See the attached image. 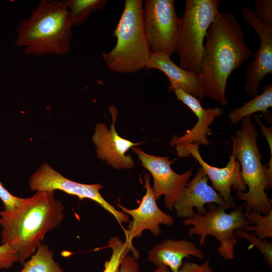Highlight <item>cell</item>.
<instances>
[{
  "instance_id": "9",
  "label": "cell",
  "mask_w": 272,
  "mask_h": 272,
  "mask_svg": "<svg viewBox=\"0 0 272 272\" xmlns=\"http://www.w3.org/2000/svg\"><path fill=\"white\" fill-rule=\"evenodd\" d=\"M29 184L33 191L60 190L77 196L80 200L91 199L110 213L121 226L122 223L129 221V216L116 210L103 197L100 193L103 187L101 184H86L72 181L54 170L48 163L42 164L31 175Z\"/></svg>"
},
{
  "instance_id": "5",
  "label": "cell",
  "mask_w": 272,
  "mask_h": 272,
  "mask_svg": "<svg viewBox=\"0 0 272 272\" xmlns=\"http://www.w3.org/2000/svg\"><path fill=\"white\" fill-rule=\"evenodd\" d=\"M142 0H126L123 12L114 31L117 41L102 57L109 70L131 74L146 67L152 55L144 28Z\"/></svg>"
},
{
  "instance_id": "26",
  "label": "cell",
  "mask_w": 272,
  "mask_h": 272,
  "mask_svg": "<svg viewBox=\"0 0 272 272\" xmlns=\"http://www.w3.org/2000/svg\"><path fill=\"white\" fill-rule=\"evenodd\" d=\"M19 263L16 252L7 244L0 245V269L11 267L14 263Z\"/></svg>"
},
{
  "instance_id": "17",
  "label": "cell",
  "mask_w": 272,
  "mask_h": 272,
  "mask_svg": "<svg viewBox=\"0 0 272 272\" xmlns=\"http://www.w3.org/2000/svg\"><path fill=\"white\" fill-rule=\"evenodd\" d=\"M190 256L204 259L203 251L194 243L186 239H169L149 250L148 259L157 266L165 265L171 272H179L183 259Z\"/></svg>"
},
{
  "instance_id": "11",
  "label": "cell",
  "mask_w": 272,
  "mask_h": 272,
  "mask_svg": "<svg viewBox=\"0 0 272 272\" xmlns=\"http://www.w3.org/2000/svg\"><path fill=\"white\" fill-rule=\"evenodd\" d=\"M241 16L245 23L256 32L260 45L253 54L246 70L244 89L246 94L255 96L260 88V83L268 75L272 74V27L263 23L248 6L241 8Z\"/></svg>"
},
{
  "instance_id": "27",
  "label": "cell",
  "mask_w": 272,
  "mask_h": 272,
  "mask_svg": "<svg viewBox=\"0 0 272 272\" xmlns=\"http://www.w3.org/2000/svg\"><path fill=\"white\" fill-rule=\"evenodd\" d=\"M0 199L3 202L4 210L8 211L13 210L19 206L21 203L22 198L11 194L0 181Z\"/></svg>"
},
{
  "instance_id": "29",
  "label": "cell",
  "mask_w": 272,
  "mask_h": 272,
  "mask_svg": "<svg viewBox=\"0 0 272 272\" xmlns=\"http://www.w3.org/2000/svg\"><path fill=\"white\" fill-rule=\"evenodd\" d=\"M254 118L258 124L262 134L264 136L270 150V159L267 165L269 171L272 173V128L266 126L261 121L258 115L255 114Z\"/></svg>"
},
{
  "instance_id": "7",
  "label": "cell",
  "mask_w": 272,
  "mask_h": 272,
  "mask_svg": "<svg viewBox=\"0 0 272 272\" xmlns=\"http://www.w3.org/2000/svg\"><path fill=\"white\" fill-rule=\"evenodd\" d=\"M206 207L208 210L205 214L195 213L193 217L184 220L185 226H192L188 235L199 236L200 246L206 245L208 236H214L220 243L217 248L219 255L224 259L231 260L238 242L234 231L243 230L250 225L244 216V206L237 205L234 201L221 206L210 203Z\"/></svg>"
},
{
  "instance_id": "15",
  "label": "cell",
  "mask_w": 272,
  "mask_h": 272,
  "mask_svg": "<svg viewBox=\"0 0 272 272\" xmlns=\"http://www.w3.org/2000/svg\"><path fill=\"white\" fill-rule=\"evenodd\" d=\"M208 180L203 170L199 167L174 204V208L179 218L186 219L193 217L195 213L205 214L207 211L206 205L215 203L221 206L227 202L208 184Z\"/></svg>"
},
{
  "instance_id": "25",
  "label": "cell",
  "mask_w": 272,
  "mask_h": 272,
  "mask_svg": "<svg viewBox=\"0 0 272 272\" xmlns=\"http://www.w3.org/2000/svg\"><path fill=\"white\" fill-rule=\"evenodd\" d=\"M254 7L256 16L265 24L272 27V1L256 0Z\"/></svg>"
},
{
  "instance_id": "24",
  "label": "cell",
  "mask_w": 272,
  "mask_h": 272,
  "mask_svg": "<svg viewBox=\"0 0 272 272\" xmlns=\"http://www.w3.org/2000/svg\"><path fill=\"white\" fill-rule=\"evenodd\" d=\"M237 238L245 239L250 242L248 250L254 246L263 254L264 260L269 267L272 268V243L267 240H259L253 233H249L242 229L234 231Z\"/></svg>"
},
{
  "instance_id": "4",
  "label": "cell",
  "mask_w": 272,
  "mask_h": 272,
  "mask_svg": "<svg viewBox=\"0 0 272 272\" xmlns=\"http://www.w3.org/2000/svg\"><path fill=\"white\" fill-rule=\"evenodd\" d=\"M258 132L251 117L241 120V128L232 136L235 158L240 164V175L248 190L236 191L235 198L244 201L245 212L253 210L266 215L272 210L271 201L265 192L272 185V173L263 165L257 145Z\"/></svg>"
},
{
  "instance_id": "10",
  "label": "cell",
  "mask_w": 272,
  "mask_h": 272,
  "mask_svg": "<svg viewBox=\"0 0 272 272\" xmlns=\"http://www.w3.org/2000/svg\"><path fill=\"white\" fill-rule=\"evenodd\" d=\"M131 149L138 155L142 165L152 175L154 180L152 188L156 199L164 195L165 206L171 211L192 176V170L189 169L179 174L171 167L174 160H170L168 157L150 155L137 147H133Z\"/></svg>"
},
{
  "instance_id": "22",
  "label": "cell",
  "mask_w": 272,
  "mask_h": 272,
  "mask_svg": "<svg viewBox=\"0 0 272 272\" xmlns=\"http://www.w3.org/2000/svg\"><path fill=\"white\" fill-rule=\"evenodd\" d=\"M106 247L112 249V254L110 259L105 262L103 272H118L122 260L130 251L135 258L139 259L140 257V254L133 245H129L125 241L123 242L118 237L111 238Z\"/></svg>"
},
{
  "instance_id": "8",
  "label": "cell",
  "mask_w": 272,
  "mask_h": 272,
  "mask_svg": "<svg viewBox=\"0 0 272 272\" xmlns=\"http://www.w3.org/2000/svg\"><path fill=\"white\" fill-rule=\"evenodd\" d=\"M142 16L149 45L154 53L171 57L176 51L179 19L173 0H145Z\"/></svg>"
},
{
  "instance_id": "12",
  "label": "cell",
  "mask_w": 272,
  "mask_h": 272,
  "mask_svg": "<svg viewBox=\"0 0 272 272\" xmlns=\"http://www.w3.org/2000/svg\"><path fill=\"white\" fill-rule=\"evenodd\" d=\"M144 178L146 192L137 208L128 209L117 203L122 213L132 218L127 229L123 228L125 241L131 245H133V239L141 237L144 231L149 230L154 236L158 237L162 233L160 225L171 226L174 224L173 217L163 212L158 206L149 175L145 173Z\"/></svg>"
},
{
  "instance_id": "16",
  "label": "cell",
  "mask_w": 272,
  "mask_h": 272,
  "mask_svg": "<svg viewBox=\"0 0 272 272\" xmlns=\"http://www.w3.org/2000/svg\"><path fill=\"white\" fill-rule=\"evenodd\" d=\"M173 91L177 100L181 101L195 115L197 122L191 129L187 130L182 136H173L170 142L171 146L177 148L190 144H196L199 146L200 145H208L209 141L208 135L214 134L210 126L216 117L224 113L223 110L218 107L205 109L197 98L181 90H174Z\"/></svg>"
},
{
  "instance_id": "2",
  "label": "cell",
  "mask_w": 272,
  "mask_h": 272,
  "mask_svg": "<svg viewBox=\"0 0 272 272\" xmlns=\"http://www.w3.org/2000/svg\"><path fill=\"white\" fill-rule=\"evenodd\" d=\"M64 207L55 198L54 191H36L22 198L11 210L0 211L1 244L17 253L22 265L41 244L46 233L59 226L64 217Z\"/></svg>"
},
{
  "instance_id": "23",
  "label": "cell",
  "mask_w": 272,
  "mask_h": 272,
  "mask_svg": "<svg viewBox=\"0 0 272 272\" xmlns=\"http://www.w3.org/2000/svg\"><path fill=\"white\" fill-rule=\"evenodd\" d=\"M244 216L250 224L244 228V230L253 233L259 240H263L269 237L272 238V210L266 215H263L253 210L244 212Z\"/></svg>"
},
{
  "instance_id": "1",
  "label": "cell",
  "mask_w": 272,
  "mask_h": 272,
  "mask_svg": "<svg viewBox=\"0 0 272 272\" xmlns=\"http://www.w3.org/2000/svg\"><path fill=\"white\" fill-rule=\"evenodd\" d=\"M203 45L198 99L209 97L223 106L227 81L231 74L247 61L252 51L244 39L241 25L235 15L219 12L209 28Z\"/></svg>"
},
{
  "instance_id": "21",
  "label": "cell",
  "mask_w": 272,
  "mask_h": 272,
  "mask_svg": "<svg viewBox=\"0 0 272 272\" xmlns=\"http://www.w3.org/2000/svg\"><path fill=\"white\" fill-rule=\"evenodd\" d=\"M107 0H68L67 11L72 27L81 26L90 15L103 9Z\"/></svg>"
},
{
  "instance_id": "3",
  "label": "cell",
  "mask_w": 272,
  "mask_h": 272,
  "mask_svg": "<svg viewBox=\"0 0 272 272\" xmlns=\"http://www.w3.org/2000/svg\"><path fill=\"white\" fill-rule=\"evenodd\" d=\"M67 1L42 0L19 24L14 45L29 56L63 55L71 50Z\"/></svg>"
},
{
  "instance_id": "20",
  "label": "cell",
  "mask_w": 272,
  "mask_h": 272,
  "mask_svg": "<svg viewBox=\"0 0 272 272\" xmlns=\"http://www.w3.org/2000/svg\"><path fill=\"white\" fill-rule=\"evenodd\" d=\"M23 266L22 270L18 272H64L54 260L52 250L49 249L48 245L44 244L38 247Z\"/></svg>"
},
{
  "instance_id": "6",
  "label": "cell",
  "mask_w": 272,
  "mask_h": 272,
  "mask_svg": "<svg viewBox=\"0 0 272 272\" xmlns=\"http://www.w3.org/2000/svg\"><path fill=\"white\" fill-rule=\"evenodd\" d=\"M219 0H186L184 12L179 18L175 52L179 66L199 75L207 31L220 12Z\"/></svg>"
},
{
  "instance_id": "18",
  "label": "cell",
  "mask_w": 272,
  "mask_h": 272,
  "mask_svg": "<svg viewBox=\"0 0 272 272\" xmlns=\"http://www.w3.org/2000/svg\"><path fill=\"white\" fill-rule=\"evenodd\" d=\"M146 69H157L168 78V91L181 90L197 98L199 94V76L177 65L167 54L152 52Z\"/></svg>"
},
{
  "instance_id": "13",
  "label": "cell",
  "mask_w": 272,
  "mask_h": 272,
  "mask_svg": "<svg viewBox=\"0 0 272 272\" xmlns=\"http://www.w3.org/2000/svg\"><path fill=\"white\" fill-rule=\"evenodd\" d=\"M175 148L179 157H188L192 156L199 163L210 179L213 188L225 202L235 201V198L231 193L232 188L236 191H247V187L240 175V164L235 158L233 147L227 165L223 168L211 166L205 162L199 153V146L196 144H190Z\"/></svg>"
},
{
  "instance_id": "19",
  "label": "cell",
  "mask_w": 272,
  "mask_h": 272,
  "mask_svg": "<svg viewBox=\"0 0 272 272\" xmlns=\"http://www.w3.org/2000/svg\"><path fill=\"white\" fill-rule=\"evenodd\" d=\"M262 90V92L260 95H256L253 99L245 102L239 108L231 111L228 115L231 124H235L243 118L251 116L257 112H261L268 122L271 121V112L268 110L272 107L271 84L265 86Z\"/></svg>"
},
{
  "instance_id": "14",
  "label": "cell",
  "mask_w": 272,
  "mask_h": 272,
  "mask_svg": "<svg viewBox=\"0 0 272 272\" xmlns=\"http://www.w3.org/2000/svg\"><path fill=\"white\" fill-rule=\"evenodd\" d=\"M112 123L109 129L105 123L96 124L93 136V141L96 147L97 157L106 161L108 165L116 169H130L134 165V161L129 155H126L128 150L140 145L123 139L117 133L115 124L117 115L115 106L109 108Z\"/></svg>"
},
{
  "instance_id": "30",
  "label": "cell",
  "mask_w": 272,
  "mask_h": 272,
  "mask_svg": "<svg viewBox=\"0 0 272 272\" xmlns=\"http://www.w3.org/2000/svg\"><path fill=\"white\" fill-rule=\"evenodd\" d=\"M138 260L132 255L127 254L121 261L118 272H139Z\"/></svg>"
},
{
  "instance_id": "31",
  "label": "cell",
  "mask_w": 272,
  "mask_h": 272,
  "mask_svg": "<svg viewBox=\"0 0 272 272\" xmlns=\"http://www.w3.org/2000/svg\"><path fill=\"white\" fill-rule=\"evenodd\" d=\"M154 272H171L169 268L165 265L158 266Z\"/></svg>"
},
{
  "instance_id": "28",
  "label": "cell",
  "mask_w": 272,
  "mask_h": 272,
  "mask_svg": "<svg viewBox=\"0 0 272 272\" xmlns=\"http://www.w3.org/2000/svg\"><path fill=\"white\" fill-rule=\"evenodd\" d=\"M179 272H215L210 265L209 259L201 264L191 261H185L182 263Z\"/></svg>"
}]
</instances>
